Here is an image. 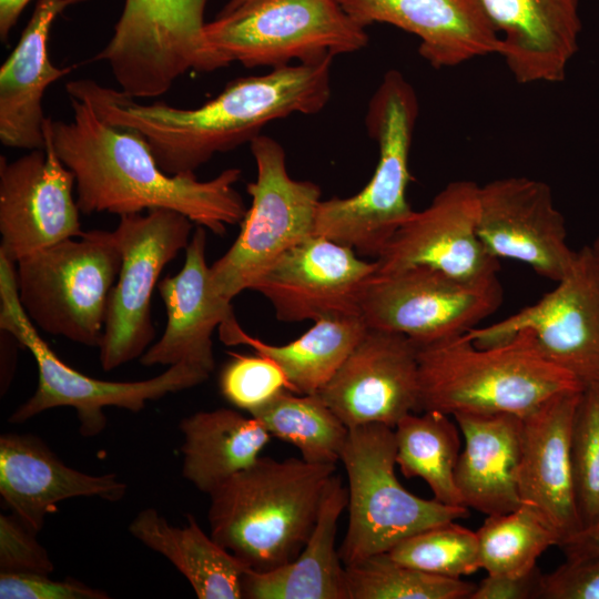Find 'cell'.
Instances as JSON below:
<instances>
[{
    "label": "cell",
    "instance_id": "cell-31",
    "mask_svg": "<svg viewBox=\"0 0 599 599\" xmlns=\"http://www.w3.org/2000/svg\"><path fill=\"white\" fill-rule=\"evenodd\" d=\"M450 415L437 410L410 413L394 428L396 465L406 478L419 477L434 499L465 506L455 480L460 455V437Z\"/></svg>",
    "mask_w": 599,
    "mask_h": 599
},
{
    "label": "cell",
    "instance_id": "cell-40",
    "mask_svg": "<svg viewBox=\"0 0 599 599\" xmlns=\"http://www.w3.org/2000/svg\"><path fill=\"white\" fill-rule=\"evenodd\" d=\"M1 599H109L110 596L79 580H52L49 575L0 572Z\"/></svg>",
    "mask_w": 599,
    "mask_h": 599
},
{
    "label": "cell",
    "instance_id": "cell-42",
    "mask_svg": "<svg viewBox=\"0 0 599 599\" xmlns=\"http://www.w3.org/2000/svg\"><path fill=\"white\" fill-rule=\"evenodd\" d=\"M566 557L599 554V520L582 528L561 546Z\"/></svg>",
    "mask_w": 599,
    "mask_h": 599
},
{
    "label": "cell",
    "instance_id": "cell-26",
    "mask_svg": "<svg viewBox=\"0 0 599 599\" xmlns=\"http://www.w3.org/2000/svg\"><path fill=\"white\" fill-rule=\"evenodd\" d=\"M453 417L464 438L455 470L464 505L487 516L518 508L522 418L506 413Z\"/></svg>",
    "mask_w": 599,
    "mask_h": 599
},
{
    "label": "cell",
    "instance_id": "cell-34",
    "mask_svg": "<svg viewBox=\"0 0 599 599\" xmlns=\"http://www.w3.org/2000/svg\"><path fill=\"white\" fill-rule=\"evenodd\" d=\"M347 599H470L476 585L429 573L387 552L345 566Z\"/></svg>",
    "mask_w": 599,
    "mask_h": 599
},
{
    "label": "cell",
    "instance_id": "cell-44",
    "mask_svg": "<svg viewBox=\"0 0 599 599\" xmlns=\"http://www.w3.org/2000/svg\"><path fill=\"white\" fill-rule=\"evenodd\" d=\"M251 0H229L219 14L229 13Z\"/></svg>",
    "mask_w": 599,
    "mask_h": 599
},
{
    "label": "cell",
    "instance_id": "cell-8",
    "mask_svg": "<svg viewBox=\"0 0 599 599\" xmlns=\"http://www.w3.org/2000/svg\"><path fill=\"white\" fill-rule=\"evenodd\" d=\"M0 298L1 331L26 347L38 367L37 389L10 415V423H23L48 409L71 407L80 422L81 435L93 437L106 425L104 408L114 406L139 413L148 402L197 386L210 376L187 363L171 365L155 377L135 382L97 379L72 368L57 356L28 318L19 301L16 264L2 255Z\"/></svg>",
    "mask_w": 599,
    "mask_h": 599
},
{
    "label": "cell",
    "instance_id": "cell-43",
    "mask_svg": "<svg viewBox=\"0 0 599 599\" xmlns=\"http://www.w3.org/2000/svg\"><path fill=\"white\" fill-rule=\"evenodd\" d=\"M30 0H0V39L8 40L9 33L17 24L21 13Z\"/></svg>",
    "mask_w": 599,
    "mask_h": 599
},
{
    "label": "cell",
    "instance_id": "cell-45",
    "mask_svg": "<svg viewBox=\"0 0 599 599\" xmlns=\"http://www.w3.org/2000/svg\"><path fill=\"white\" fill-rule=\"evenodd\" d=\"M593 258L599 265V235L595 238L591 245H589Z\"/></svg>",
    "mask_w": 599,
    "mask_h": 599
},
{
    "label": "cell",
    "instance_id": "cell-3",
    "mask_svg": "<svg viewBox=\"0 0 599 599\" xmlns=\"http://www.w3.org/2000/svg\"><path fill=\"white\" fill-rule=\"evenodd\" d=\"M336 465L258 457L210 494V535L248 569L295 559L315 526Z\"/></svg>",
    "mask_w": 599,
    "mask_h": 599
},
{
    "label": "cell",
    "instance_id": "cell-6",
    "mask_svg": "<svg viewBox=\"0 0 599 599\" xmlns=\"http://www.w3.org/2000/svg\"><path fill=\"white\" fill-rule=\"evenodd\" d=\"M120 266L113 231H84L16 263L20 304L44 333L99 347Z\"/></svg>",
    "mask_w": 599,
    "mask_h": 599
},
{
    "label": "cell",
    "instance_id": "cell-38",
    "mask_svg": "<svg viewBox=\"0 0 599 599\" xmlns=\"http://www.w3.org/2000/svg\"><path fill=\"white\" fill-rule=\"evenodd\" d=\"M37 531L16 514L0 516V572L49 575L54 566Z\"/></svg>",
    "mask_w": 599,
    "mask_h": 599
},
{
    "label": "cell",
    "instance_id": "cell-19",
    "mask_svg": "<svg viewBox=\"0 0 599 599\" xmlns=\"http://www.w3.org/2000/svg\"><path fill=\"white\" fill-rule=\"evenodd\" d=\"M376 271V261L313 235L283 254L252 291L271 303L281 322L361 315L364 287Z\"/></svg>",
    "mask_w": 599,
    "mask_h": 599
},
{
    "label": "cell",
    "instance_id": "cell-2",
    "mask_svg": "<svg viewBox=\"0 0 599 599\" xmlns=\"http://www.w3.org/2000/svg\"><path fill=\"white\" fill-rule=\"evenodd\" d=\"M69 98L72 118L51 120V136L55 153L73 173L80 212L122 216L170 209L217 235L241 224L247 209L235 189L240 169L207 181L170 175L141 134L109 124L87 101Z\"/></svg>",
    "mask_w": 599,
    "mask_h": 599
},
{
    "label": "cell",
    "instance_id": "cell-13",
    "mask_svg": "<svg viewBox=\"0 0 599 599\" xmlns=\"http://www.w3.org/2000/svg\"><path fill=\"white\" fill-rule=\"evenodd\" d=\"M497 278L466 282L427 266L376 272L364 287L361 316L368 328L403 334L417 345L461 335L498 309Z\"/></svg>",
    "mask_w": 599,
    "mask_h": 599
},
{
    "label": "cell",
    "instance_id": "cell-37",
    "mask_svg": "<svg viewBox=\"0 0 599 599\" xmlns=\"http://www.w3.org/2000/svg\"><path fill=\"white\" fill-rule=\"evenodd\" d=\"M219 387L234 407L251 414L281 392L288 389L282 368L270 357L233 354L221 369Z\"/></svg>",
    "mask_w": 599,
    "mask_h": 599
},
{
    "label": "cell",
    "instance_id": "cell-24",
    "mask_svg": "<svg viewBox=\"0 0 599 599\" xmlns=\"http://www.w3.org/2000/svg\"><path fill=\"white\" fill-rule=\"evenodd\" d=\"M126 488L115 474L90 475L69 467L33 435L0 436L1 497L37 532L60 501L77 497L116 501Z\"/></svg>",
    "mask_w": 599,
    "mask_h": 599
},
{
    "label": "cell",
    "instance_id": "cell-12",
    "mask_svg": "<svg viewBox=\"0 0 599 599\" xmlns=\"http://www.w3.org/2000/svg\"><path fill=\"white\" fill-rule=\"evenodd\" d=\"M192 225L187 216L170 209L120 216L113 233L121 266L109 297L99 345L104 370L140 358L151 346L155 337L152 293L163 268L187 247Z\"/></svg>",
    "mask_w": 599,
    "mask_h": 599
},
{
    "label": "cell",
    "instance_id": "cell-30",
    "mask_svg": "<svg viewBox=\"0 0 599 599\" xmlns=\"http://www.w3.org/2000/svg\"><path fill=\"white\" fill-rule=\"evenodd\" d=\"M130 534L161 554L187 579L199 599H241L247 568L204 532L193 515L176 527L154 508L141 510L129 525Z\"/></svg>",
    "mask_w": 599,
    "mask_h": 599
},
{
    "label": "cell",
    "instance_id": "cell-11",
    "mask_svg": "<svg viewBox=\"0 0 599 599\" xmlns=\"http://www.w3.org/2000/svg\"><path fill=\"white\" fill-rule=\"evenodd\" d=\"M207 0H125L106 45L94 57L118 85L136 97H159L190 70L205 72Z\"/></svg>",
    "mask_w": 599,
    "mask_h": 599
},
{
    "label": "cell",
    "instance_id": "cell-28",
    "mask_svg": "<svg viewBox=\"0 0 599 599\" xmlns=\"http://www.w3.org/2000/svg\"><path fill=\"white\" fill-rule=\"evenodd\" d=\"M179 428L182 475L207 495L255 463L271 438L255 417L224 407L184 417Z\"/></svg>",
    "mask_w": 599,
    "mask_h": 599
},
{
    "label": "cell",
    "instance_id": "cell-18",
    "mask_svg": "<svg viewBox=\"0 0 599 599\" xmlns=\"http://www.w3.org/2000/svg\"><path fill=\"white\" fill-rule=\"evenodd\" d=\"M317 394L348 428H395L406 415L420 412L418 345L399 333L367 328Z\"/></svg>",
    "mask_w": 599,
    "mask_h": 599
},
{
    "label": "cell",
    "instance_id": "cell-16",
    "mask_svg": "<svg viewBox=\"0 0 599 599\" xmlns=\"http://www.w3.org/2000/svg\"><path fill=\"white\" fill-rule=\"evenodd\" d=\"M478 210L479 184L448 183L398 229L375 260L376 272L427 266L466 282L497 278L499 260L479 238Z\"/></svg>",
    "mask_w": 599,
    "mask_h": 599
},
{
    "label": "cell",
    "instance_id": "cell-29",
    "mask_svg": "<svg viewBox=\"0 0 599 599\" xmlns=\"http://www.w3.org/2000/svg\"><path fill=\"white\" fill-rule=\"evenodd\" d=\"M361 315L327 316L314 321L302 336L271 345L247 334L231 315L219 326L225 345H246L273 359L284 372L291 392L317 394L334 376L367 331Z\"/></svg>",
    "mask_w": 599,
    "mask_h": 599
},
{
    "label": "cell",
    "instance_id": "cell-27",
    "mask_svg": "<svg viewBox=\"0 0 599 599\" xmlns=\"http://www.w3.org/2000/svg\"><path fill=\"white\" fill-rule=\"evenodd\" d=\"M348 491L341 476L326 486L315 526L298 556L268 571L246 568L242 598L347 599L345 566L335 548L338 519L347 507Z\"/></svg>",
    "mask_w": 599,
    "mask_h": 599
},
{
    "label": "cell",
    "instance_id": "cell-4",
    "mask_svg": "<svg viewBox=\"0 0 599 599\" xmlns=\"http://www.w3.org/2000/svg\"><path fill=\"white\" fill-rule=\"evenodd\" d=\"M419 410L524 417L550 397L585 385L549 359L522 329L479 347L466 335L418 345Z\"/></svg>",
    "mask_w": 599,
    "mask_h": 599
},
{
    "label": "cell",
    "instance_id": "cell-32",
    "mask_svg": "<svg viewBox=\"0 0 599 599\" xmlns=\"http://www.w3.org/2000/svg\"><path fill=\"white\" fill-rule=\"evenodd\" d=\"M248 415L272 437L296 447L308 463L336 465L341 460L349 428L318 394L295 395L285 389Z\"/></svg>",
    "mask_w": 599,
    "mask_h": 599
},
{
    "label": "cell",
    "instance_id": "cell-7",
    "mask_svg": "<svg viewBox=\"0 0 599 599\" xmlns=\"http://www.w3.org/2000/svg\"><path fill=\"white\" fill-rule=\"evenodd\" d=\"M338 0H251L206 22L204 39L214 68L311 62L353 53L368 41Z\"/></svg>",
    "mask_w": 599,
    "mask_h": 599
},
{
    "label": "cell",
    "instance_id": "cell-17",
    "mask_svg": "<svg viewBox=\"0 0 599 599\" xmlns=\"http://www.w3.org/2000/svg\"><path fill=\"white\" fill-rule=\"evenodd\" d=\"M477 232L494 257L518 261L555 282L577 253L567 243L565 219L550 186L527 176L479 185Z\"/></svg>",
    "mask_w": 599,
    "mask_h": 599
},
{
    "label": "cell",
    "instance_id": "cell-25",
    "mask_svg": "<svg viewBox=\"0 0 599 599\" xmlns=\"http://www.w3.org/2000/svg\"><path fill=\"white\" fill-rule=\"evenodd\" d=\"M87 0H38L20 39L0 68V141L7 148L45 149L42 108L49 85L73 67H57L48 41L55 18L68 7Z\"/></svg>",
    "mask_w": 599,
    "mask_h": 599
},
{
    "label": "cell",
    "instance_id": "cell-14",
    "mask_svg": "<svg viewBox=\"0 0 599 599\" xmlns=\"http://www.w3.org/2000/svg\"><path fill=\"white\" fill-rule=\"evenodd\" d=\"M557 286L538 302L466 335L479 347L529 331L544 354L583 385L599 383V265L589 245L576 253Z\"/></svg>",
    "mask_w": 599,
    "mask_h": 599
},
{
    "label": "cell",
    "instance_id": "cell-21",
    "mask_svg": "<svg viewBox=\"0 0 599 599\" xmlns=\"http://www.w3.org/2000/svg\"><path fill=\"white\" fill-rule=\"evenodd\" d=\"M364 28L388 23L419 39L418 52L436 69L499 53L500 37L479 0H338Z\"/></svg>",
    "mask_w": 599,
    "mask_h": 599
},
{
    "label": "cell",
    "instance_id": "cell-22",
    "mask_svg": "<svg viewBox=\"0 0 599 599\" xmlns=\"http://www.w3.org/2000/svg\"><path fill=\"white\" fill-rule=\"evenodd\" d=\"M206 229L199 226L185 248L177 274L158 284L167 322L162 336L140 357L144 366L187 363L207 374L215 367L213 333L231 315V302L212 286L206 263Z\"/></svg>",
    "mask_w": 599,
    "mask_h": 599
},
{
    "label": "cell",
    "instance_id": "cell-20",
    "mask_svg": "<svg viewBox=\"0 0 599 599\" xmlns=\"http://www.w3.org/2000/svg\"><path fill=\"white\" fill-rule=\"evenodd\" d=\"M582 389L557 394L522 417L518 473L521 504L534 508L557 532L559 547L583 528L571 454L572 426Z\"/></svg>",
    "mask_w": 599,
    "mask_h": 599
},
{
    "label": "cell",
    "instance_id": "cell-10",
    "mask_svg": "<svg viewBox=\"0 0 599 599\" xmlns=\"http://www.w3.org/2000/svg\"><path fill=\"white\" fill-rule=\"evenodd\" d=\"M256 179L246 191L251 206L231 247L210 266L214 292L231 302L251 290L275 262L314 235L321 189L311 181L293 179L283 146L258 135L250 142Z\"/></svg>",
    "mask_w": 599,
    "mask_h": 599
},
{
    "label": "cell",
    "instance_id": "cell-5",
    "mask_svg": "<svg viewBox=\"0 0 599 599\" xmlns=\"http://www.w3.org/2000/svg\"><path fill=\"white\" fill-rule=\"evenodd\" d=\"M413 85L389 70L369 100L365 124L378 146V162L367 184L349 197L318 204L314 235L377 258L414 210L407 200L409 152L418 118Z\"/></svg>",
    "mask_w": 599,
    "mask_h": 599
},
{
    "label": "cell",
    "instance_id": "cell-39",
    "mask_svg": "<svg viewBox=\"0 0 599 599\" xmlns=\"http://www.w3.org/2000/svg\"><path fill=\"white\" fill-rule=\"evenodd\" d=\"M549 573H540L537 598L599 599V554L566 557Z\"/></svg>",
    "mask_w": 599,
    "mask_h": 599
},
{
    "label": "cell",
    "instance_id": "cell-1",
    "mask_svg": "<svg viewBox=\"0 0 599 599\" xmlns=\"http://www.w3.org/2000/svg\"><path fill=\"white\" fill-rule=\"evenodd\" d=\"M333 57L238 78L214 99L192 108L143 103L91 79L69 81V97L87 101L111 125L141 134L170 175L194 174L216 153L248 143L273 121L315 114L331 98Z\"/></svg>",
    "mask_w": 599,
    "mask_h": 599
},
{
    "label": "cell",
    "instance_id": "cell-9",
    "mask_svg": "<svg viewBox=\"0 0 599 599\" xmlns=\"http://www.w3.org/2000/svg\"><path fill=\"white\" fill-rule=\"evenodd\" d=\"M341 461L348 479V525L338 548L344 566L387 552L416 532L469 515L466 506L424 499L399 483L392 427L366 424L349 428Z\"/></svg>",
    "mask_w": 599,
    "mask_h": 599
},
{
    "label": "cell",
    "instance_id": "cell-33",
    "mask_svg": "<svg viewBox=\"0 0 599 599\" xmlns=\"http://www.w3.org/2000/svg\"><path fill=\"white\" fill-rule=\"evenodd\" d=\"M476 534L480 569L491 576H527L549 547L560 544L557 532L526 504L488 515Z\"/></svg>",
    "mask_w": 599,
    "mask_h": 599
},
{
    "label": "cell",
    "instance_id": "cell-35",
    "mask_svg": "<svg viewBox=\"0 0 599 599\" xmlns=\"http://www.w3.org/2000/svg\"><path fill=\"white\" fill-rule=\"evenodd\" d=\"M387 554L403 565L449 578H461L480 569L477 534L456 520L416 532Z\"/></svg>",
    "mask_w": 599,
    "mask_h": 599
},
{
    "label": "cell",
    "instance_id": "cell-23",
    "mask_svg": "<svg viewBox=\"0 0 599 599\" xmlns=\"http://www.w3.org/2000/svg\"><path fill=\"white\" fill-rule=\"evenodd\" d=\"M500 37L499 55L520 84L557 83L577 52L579 0H479Z\"/></svg>",
    "mask_w": 599,
    "mask_h": 599
},
{
    "label": "cell",
    "instance_id": "cell-36",
    "mask_svg": "<svg viewBox=\"0 0 599 599\" xmlns=\"http://www.w3.org/2000/svg\"><path fill=\"white\" fill-rule=\"evenodd\" d=\"M575 490L583 528L599 520V383L586 384L572 426Z\"/></svg>",
    "mask_w": 599,
    "mask_h": 599
},
{
    "label": "cell",
    "instance_id": "cell-15",
    "mask_svg": "<svg viewBox=\"0 0 599 599\" xmlns=\"http://www.w3.org/2000/svg\"><path fill=\"white\" fill-rule=\"evenodd\" d=\"M51 120L44 123L45 149L12 162L0 156V255L13 263L84 232L74 176L55 153Z\"/></svg>",
    "mask_w": 599,
    "mask_h": 599
},
{
    "label": "cell",
    "instance_id": "cell-41",
    "mask_svg": "<svg viewBox=\"0 0 599 599\" xmlns=\"http://www.w3.org/2000/svg\"><path fill=\"white\" fill-rule=\"evenodd\" d=\"M540 572L536 568L524 577L487 575L470 596V599H531L537 598Z\"/></svg>",
    "mask_w": 599,
    "mask_h": 599
}]
</instances>
